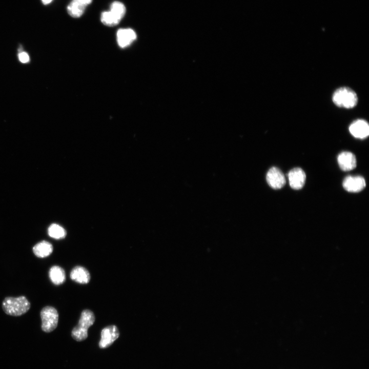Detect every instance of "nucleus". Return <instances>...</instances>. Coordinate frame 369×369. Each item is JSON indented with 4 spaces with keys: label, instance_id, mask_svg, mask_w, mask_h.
<instances>
[{
    "label": "nucleus",
    "instance_id": "nucleus-15",
    "mask_svg": "<svg viewBox=\"0 0 369 369\" xmlns=\"http://www.w3.org/2000/svg\"><path fill=\"white\" fill-rule=\"evenodd\" d=\"M86 7L77 0H72L67 7V11L72 17H79L84 13Z\"/></svg>",
    "mask_w": 369,
    "mask_h": 369
},
{
    "label": "nucleus",
    "instance_id": "nucleus-4",
    "mask_svg": "<svg viewBox=\"0 0 369 369\" xmlns=\"http://www.w3.org/2000/svg\"><path fill=\"white\" fill-rule=\"evenodd\" d=\"M40 315L42 329L44 332L50 333L56 329L58 321V314L54 307L45 306L41 310Z\"/></svg>",
    "mask_w": 369,
    "mask_h": 369
},
{
    "label": "nucleus",
    "instance_id": "nucleus-14",
    "mask_svg": "<svg viewBox=\"0 0 369 369\" xmlns=\"http://www.w3.org/2000/svg\"><path fill=\"white\" fill-rule=\"evenodd\" d=\"M49 274L51 281L55 285H60L66 280L65 272L59 266H52L49 270Z\"/></svg>",
    "mask_w": 369,
    "mask_h": 369
},
{
    "label": "nucleus",
    "instance_id": "nucleus-19",
    "mask_svg": "<svg viewBox=\"0 0 369 369\" xmlns=\"http://www.w3.org/2000/svg\"><path fill=\"white\" fill-rule=\"evenodd\" d=\"M19 60L24 63H27L29 60V57L26 52H21L18 55Z\"/></svg>",
    "mask_w": 369,
    "mask_h": 369
},
{
    "label": "nucleus",
    "instance_id": "nucleus-2",
    "mask_svg": "<svg viewBox=\"0 0 369 369\" xmlns=\"http://www.w3.org/2000/svg\"><path fill=\"white\" fill-rule=\"evenodd\" d=\"M95 316L92 311L84 310L82 311L77 325L71 332L72 338L77 341H82L88 337V330L95 322Z\"/></svg>",
    "mask_w": 369,
    "mask_h": 369
},
{
    "label": "nucleus",
    "instance_id": "nucleus-8",
    "mask_svg": "<svg viewBox=\"0 0 369 369\" xmlns=\"http://www.w3.org/2000/svg\"><path fill=\"white\" fill-rule=\"evenodd\" d=\"M288 178L291 187L295 190H299L303 187L306 175L302 169L296 168L289 172Z\"/></svg>",
    "mask_w": 369,
    "mask_h": 369
},
{
    "label": "nucleus",
    "instance_id": "nucleus-9",
    "mask_svg": "<svg viewBox=\"0 0 369 369\" xmlns=\"http://www.w3.org/2000/svg\"><path fill=\"white\" fill-rule=\"evenodd\" d=\"M351 134L355 137L364 139L369 134V126L363 119H357L353 121L349 127Z\"/></svg>",
    "mask_w": 369,
    "mask_h": 369
},
{
    "label": "nucleus",
    "instance_id": "nucleus-17",
    "mask_svg": "<svg viewBox=\"0 0 369 369\" xmlns=\"http://www.w3.org/2000/svg\"><path fill=\"white\" fill-rule=\"evenodd\" d=\"M100 19L101 22L105 25L113 26L117 25L119 20L110 11H105L101 13Z\"/></svg>",
    "mask_w": 369,
    "mask_h": 369
},
{
    "label": "nucleus",
    "instance_id": "nucleus-16",
    "mask_svg": "<svg viewBox=\"0 0 369 369\" xmlns=\"http://www.w3.org/2000/svg\"><path fill=\"white\" fill-rule=\"evenodd\" d=\"M48 233L49 236L56 239L64 238L66 236L65 230L56 223H53L49 226Z\"/></svg>",
    "mask_w": 369,
    "mask_h": 369
},
{
    "label": "nucleus",
    "instance_id": "nucleus-1",
    "mask_svg": "<svg viewBox=\"0 0 369 369\" xmlns=\"http://www.w3.org/2000/svg\"><path fill=\"white\" fill-rule=\"evenodd\" d=\"M2 308L7 315L19 316L28 312L30 303L25 296L18 297H7L3 301Z\"/></svg>",
    "mask_w": 369,
    "mask_h": 369
},
{
    "label": "nucleus",
    "instance_id": "nucleus-21",
    "mask_svg": "<svg viewBox=\"0 0 369 369\" xmlns=\"http://www.w3.org/2000/svg\"><path fill=\"white\" fill-rule=\"evenodd\" d=\"M42 1L44 4L46 5L50 3L52 0H42Z\"/></svg>",
    "mask_w": 369,
    "mask_h": 369
},
{
    "label": "nucleus",
    "instance_id": "nucleus-10",
    "mask_svg": "<svg viewBox=\"0 0 369 369\" xmlns=\"http://www.w3.org/2000/svg\"><path fill=\"white\" fill-rule=\"evenodd\" d=\"M337 161L340 169L344 171H351L356 168V158L350 152H342L339 154Z\"/></svg>",
    "mask_w": 369,
    "mask_h": 369
},
{
    "label": "nucleus",
    "instance_id": "nucleus-11",
    "mask_svg": "<svg viewBox=\"0 0 369 369\" xmlns=\"http://www.w3.org/2000/svg\"><path fill=\"white\" fill-rule=\"evenodd\" d=\"M117 41L121 48L130 45L136 38L135 31L131 29H120L117 32Z\"/></svg>",
    "mask_w": 369,
    "mask_h": 369
},
{
    "label": "nucleus",
    "instance_id": "nucleus-6",
    "mask_svg": "<svg viewBox=\"0 0 369 369\" xmlns=\"http://www.w3.org/2000/svg\"><path fill=\"white\" fill-rule=\"evenodd\" d=\"M266 179L269 185L274 189L282 188L286 182L284 174L276 167L270 169L266 174Z\"/></svg>",
    "mask_w": 369,
    "mask_h": 369
},
{
    "label": "nucleus",
    "instance_id": "nucleus-12",
    "mask_svg": "<svg viewBox=\"0 0 369 369\" xmlns=\"http://www.w3.org/2000/svg\"><path fill=\"white\" fill-rule=\"evenodd\" d=\"M71 279L80 284L88 283L90 280V274L89 271L81 266H76L71 271Z\"/></svg>",
    "mask_w": 369,
    "mask_h": 369
},
{
    "label": "nucleus",
    "instance_id": "nucleus-7",
    "mask_svg": "<svg viewBox=\"0 0 369 369\" xmlns=\"http://www.w3.org/2000/svg\"><path fill=\"white\" fill-rule=\"evenodd\" d=\"M342 185L347 191L356 193L362 191L365 187L366 183L362 176H348L344 178Z\"/></svg>",
    "mask_w": 369,
    "mask_h": 369
},
{
    "label": "nucleus",
    "instance_id": "nucleus-20",
    "mask_svg": "<svg viewBox=\"0 0 369 369\" xmlns=\"http://www.w3.org/2000/svg\"><path fill=\"white\" fill-rule=\"evenodd\" d=\"M83 4L85 5V6H87L88 5L90 4L92 0H77Z\"/></svg>",
    "mask_w": 369,
    "mask_h": 369
},
{
    "label": "nucleus",
    "instance_id": "nucleus-18",
    "mask_svg": "<svg viewBox=\"0 0 369 369\" xmlns=\"http://www.w3.org/2000/svg\"><path fill=\"white\" fill-rule=\"evenodd\" d=\"M110 11L120 20L125 14L126 8L122 3L115 1L111 4Z\"/></svg>",
    "mask_w": 369,
    "mask_h": 369
},
{
    "label": "nucleus",
    "instance_id": "nucleus-3",
    "mask_svg": "<svg viewBox=\"0 0 369 369\" xmlns=\"http://www.w3.org/2000/svg\"><path fill=\"white\" fill-rule=\"evenodd\" d=\"M332 99L336 106L346 109L354 107L358 102L356 93L347 87L337 89L333 95Z\"/></svg>",
    "mask_w": 369,
    "mask_h": 369
},
{
    "label": "nucleus",
    "instance_id": "nucleus-5",
    "mask_svg": "<svg viewBox=\"0 0 369 369\" xmlns=\"http://www.w3.org/2000/svg\"><path fill=\"white\" fill-rule=\"evenodd\" d=\"M119 332L116 325H111L105 327L101 332L99 347L100 348L109 347L119 337Z\"/></svg>",
    "mask_w": 369,
    "mask_h": 369
},
{
    "label": "nucleus",
    "instance_id": "nucleus-13",
    "mask_svg": "<svg viewBox=\"0 0 369 369\" xmlns=\"http://www.w3.org/2000/svg\"><path fill=\"white\" fill-rule=\"evenodd\" d=\"M53 246L49 242L43 240L36 243L33 248L34 255L39 258L49 256L53 252Z\"/></svg>",
    "mask_w": 369,
    "mask_h": 369
}]
</instances>
